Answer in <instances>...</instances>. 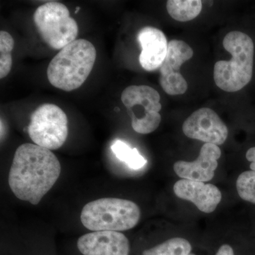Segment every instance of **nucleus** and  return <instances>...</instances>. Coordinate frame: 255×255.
Here are the masks:
<instances>
[{"instance_id":"f257e3e1","label":"nucleus","mask_w":255,"mask_h":255,"mask_svg":"<svg viewBox=\"0 0 255 255\" xmlns=\"http://www.w3.org/2000/svg\"><path fill=\"white\" fill-rule=\"evenodd\" d=\"M60 172V161L51 150L24 143L15 151L8 183L16 198L38 205L58 181Z\"/></svg>"},{"instance_id":"f03ea898","label":"nucleus","mask_w":255,"mask_h":255,"mask_svg":"<svg viewBox=\"0 0 255 255\" xmlns=\"http://www.w3.org/2000/svg\"><path fill=\"white\" fill-rule=\"evenodd\" d=\"M97 58L91 42L76 39L60 50L48 65L47 77L53 87L65 92L80 88L90 76Z\"/></svg>"},{"instance_id":"7ed1b4c3","label":"nucleus","mask_w":255,"mask_h":255,"mask_svg":"<svg viewBox=\"0 0 255 255\" xmlns=\"http://www.w3.org/2000/svg\"><path fill=\"white\" fill-rule=\"evenodd\" d=\"M223 47L231 55L229 61L215 64V83L223 91L236 92L244 88L253 78L255 46L243 32H230L223 38Z\"/></svg>"},{"instance_id":"20e7f679","label":"nucleus","mask_w":255,"mask_h":255,"mask_svg":"<svg viewBox=\"0 0 255 255\" xmlns=\"http://www.w3.org/2000/svg\"><path fill=\"white\" fill-rule=\"evenodd\" d=\"M140 215V208L133 201L107 197L87 203L82 210L80 220L92 232H122L135 227Z\"/></svg>"},{"instance_id":"39448f33","label":"nucleus","mask_w":255,"mask_h":255,"mask_svg":"<svg viewBox=\"0 0 255 255\" xmlns=\"http://www.w3.org/2000/svg\"><path fill=\"white\" fill-rule=\"evenodd\" d=\"M33 21L43 41L53 49H63L78 37V23L63 3L48 1L38 6Z\"/></svg>"},{"instance_id":"423d86ee","label":"nucleus","mask_w":255,"mask_h":255,"mask_svg":"<svg viewBox=\"0 0 255 255\" xmlns=\"http://www.w3.org/2000/svg\"><path fill=\"white\" fill-rule=\"evenodd\" d=\"M122 101L131 119L132 129L137 133L155 131L160 124V96L157 90L146 85H132L122 94Z\"/></svg>"},{"instance_id":"0eeeda50","label":"nucleus","mask_w":255,"mask_h":255,"mask_svg":"<svg viewBox=\"0 0 255 255\" xmlns=\"http://www.w3.org/2000/svg\"><path fill=\"white\" fill-rule=\"evenodd\" d=\"M28 132L36 145L58 150L68 138V117L58 106L43 104L31 114Z\"/></svg>"},{"instance_id":"6e6552de","label":"nucleus","mask_w":255,"mask_h":255,"mask_svg":"<svg viewBox=\"0 0 255 255\" xmlns=\"http://www.w3.org/2000/svg\"><path fill=\"white\" fill-rule=\"evenodd\" d=\"M194 51L187 43L172 40L168 43L167 57L160 68L159 84L167 95H183L187 92V82L180 73L182 64L190 60Z\"/></svg>"},{"instance_id":"1a4fd4ad","label":"nucleus","mask_w":255,"mask_h":255,"mask_svg":"<svg viewBox=\"0 0 255 255\" xmlns=\"http://www.w3.org/2000/svg\"><path fill=\"white\" fill-rule=\"evenodd\" d=\"M183 132L189 138L206 143L223 145L228 135V129L214 110L201 108L188 117L182 126Z\"/></svg>"},{"instance_id":"9d476101","label":"nucleus","mask_w":255,"mask_h":255,"mask_svg":"<svg viewBox=\"0 0 255 255\" xmlns=\"http://www.w3.org/2000/svg\"><path fill=\"white\" fill-rule=\"evenodd\" d=\"M77 250L80 255H130V242L117 231H95L78 238Z\"/></svg>"},{"instance_id":"9b49d317","label":"nucleus","mask_w":255,"mask_h":255,"mask_svg":"<svg viewBox=\"0 0 255 255\" xmlns=\"http://www.w3.org/2000/svg\"><path fill=\"white\" fill-rule=\"evenodd\" d=\"M221 150L214 144L205 143L201 147L200 153L193 162L177 161L174 164V171L177 176L184 179L209 182L214 177L217 169L218 159L221 157Z\"/></svg>"},{"instance_id":"f8f14e48","label":"nucleus","mask_w":255,"mask_h":255,"mask_svg":"<svg viewBox=\"0 0 255 255\" xmlns=\"http://www.w3.org/2000/svg\"><path fill=\"white\" fill-rule=\"evenodd\" d=\"M174 193L179 199L191 201L201 212H214L222 199L219 188L214 184L180 179L174 184Z\"/></svg>"},{"instance_id":"ddd939ff","label":"nucleus","mask_w":255,"mask_h":255,"mask_svg":"<svg viewBox=\"0 0 255 255\" xmlns=\"http://www.w3.org/2000/svg\"><path fill=\"white\" fill-rule=\"evenodd\" d=\"M137 40L142 48L139 62L142 68L150 72L161 68L168 50V43L163 32L145 26L137 33Z\"/></svg>"},{"instance_id":"4468645a","label":"nucleus","mask_w":255,"mask_h":255,"mask_svg":"<svg viewBox=\"0 0 255 255\" xmlns=\"http://www.w3.org/2000/svg\"><path fill=\"white\" fill-rule=\"evenodd\" d=\"M167 10L169 16L181 22L191 21L199 16L202 10L201 0H169Z\"/></svg>"},{"instance_id":"2eb2a0df","label":"nucleus","mask_w":255,"mask_h":255,"mask_svg":"<svg viewBox=\"0 0 255 255\" xmlns=\"http://www.w3.org/2000/svg\"><path fill=\"white\" fill-rule=\"evenodd\" d=\"M192 247L187 240L182 238H173L146 249L142 255H189Z\"/></svg>"},{"instance_id":"dca6fc26","label":"nucleus","mask_w":255,"mask_h":255,"mask_svg":"<svg viewBox=\"0 0 255 255\" xmlns=\"http://www.w3.org/2000/svg\"><path fill=\"white\" fill-rule=\"evenodd\" d=\"M111 148L116 157L119 160L125 162L130 169L137 170L142 168L147 164L146 159L140 155L136 148H131L122 140H116Z\"/></svg>"},{"instance_id":"f3484780","label":"nucleus","mask_w":255,"mask_h":255,"mask_svg":"<svg viewBox=\"0 0 255 255\" xmlns=\"http://www.w3.org/2000/svg\"><path fill=\"white\" fill-rule=\"evenodd\" d=\"M14 46L13 37L8 32L0 31V78H6L12 68L11 51Z\"/></svg>"},{"instance_id":"a211bd4d","label":"nucleus","mask_w":255,"mask_h":255,"mask_svg":"<svg viewBox=\"0 0 255 255\" xmlns=\"http://www.w3.org/2000/svg\"><path fill=\"white\" fill-rule=\"evenodd\" d=\"M236 188L242 199L255 204V171H246L240 174Z\"/></svg>"},{"instance_id":"6ab92c4d","label":"nucleus","mask_w":255,"mask_h":255,"mask_svg":"<svg viewBox=\"0 0 255 255\" xmlns=\"http://www.w3.org/2000/svg\"><path fill=\"white\" fill-rule=\"evenodd\" d=\"M246 158L251 162L250 167L252 170L255 171V147H251L247 151Z\"/></svg>"},{"instance_id":"aec40b11","label":"nucleus","mask_w":255,"mask_h":255,"mask_svg":"<svg viewBox=\"0 0 255 255\" xmlns=\"http://www.w3.org/2000/svg\"><path fill=\"white\" fill-rule=\"evenodd\" d=\"M216 255H235V253L232 247L228 244H224L221 246Z\"/></svg>"},{"instance_id":"412c9836","label":"nucleus","mask_w":255,"mask_h":255,"mask_svg":"<svg viewBox=\"0 0 255 255\" xmlns=\"http://www.w3.org/2000/svg\"><path fill=\"white\" fill-rule=\"evenodd\" d=\"M80 7H78V8H77L76 11H75V14H77V13H78V12L79 10H80Z\"/></svg>"},{"instance_id":"4be33fe9","label":"nucleus","mask_w":255,"mask_h":255,"mask_svg":"<svg viewBox=\"0 0 255 255\" xmlns=\"http://www.w3.org/2000/svg\"><path fill=\"white\" fill-rule=\"evenodd\" d=\"M194 255V254H192V253H191V254H190V255Z\"/></svg>"}]
</instances>
